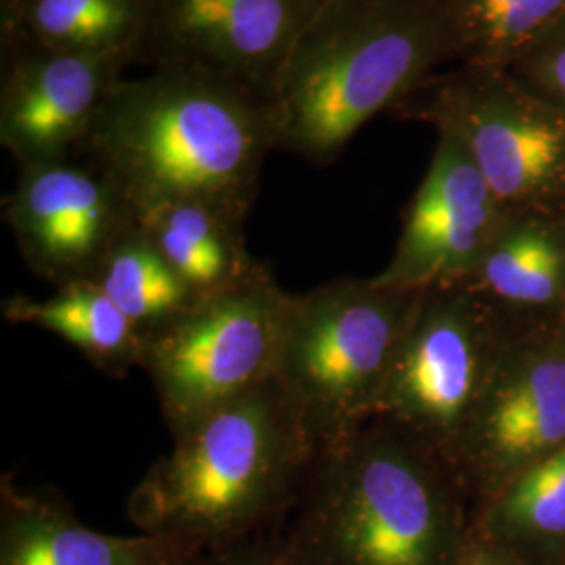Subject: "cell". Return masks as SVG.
I'll list each match as a JSON object with an SVG mask.
<instances>
[{
    "label": "cell",
    "mask_w": 565,
    "mask_h": 565,
    "mask_svg": "<svg viewBox=\"0 0 565 565\" xmlns=\"http://www.w3.org/2000/svg\"><path fill=\"white\" fill-rule=\"evenodd\" d=\"M275 151L260 95L202 72L156 70L107 93L78 153L135 212L195 200L247 221Z\"/></svg>",
    "instance_id": "1"
},
{
    "label": "cell",
    "mask_w": 565,
    "mask_h": 565,
    "mask_svg": "<svg viewBox=\"0 0 565 565\" xmlns=\"http://www.w3.org/2000/svg\"><path fill=\"white\" fill-rule=\"evenodd\" d=\"M448 63L446 0H319L264 99L275 151L335 162L369 121Z\"/></svg>",
    "instance_id": "2"
},
{
    "label": "cell",
    "mask_w": 565,
    "mask_h": 565,
    "mask_svg": "<svg viewBox=\"0 0 565 565\" xmlns=\"http://www.w3.org/2000/svg\"><path fill=\"white\" fill-rule=\"evenodd\" d=\"M471 532L455 471L384 422L317 455L281 525L302 565H459Z\"/></svg>",
    "instance_id": "3"
},
{
    "label": "cell",
    "mask_w": 565,
    "mask_h": 565,
    "mask_svg": "<svg viewBox=\"0 0 565 565\" xmlns=\"http://www.w3.org/2000/svg\"><path fill=\"white\" fill-rule=\"evenodd\" d=\"M319 455L277 380L174 436L128 497L130 522L210 555L279 530Z\"/></svg>",
    "instance_id": "4"
},
{
    "label": "cell",
    "mask_w": 565,
    "mask_h": 565,
    "mask_svg": "<svg viewBox=\"0 0 565 565\" xmlns=\"http://www.w3.org/2000/svg\"><path fill=\"white\" fill-rule=\"evenodd\" d=\"M419 296L377 277H342L294 296L275 380L319 452L373 422Z\"/></svg>",
    "instance_id": "5"
},
{
    "label": "cell",
    "mask_w": 565,
    "mask_h": 565,
    "mask_svg": "<svg viewBox=\"0 0 565 565\" xmlns=\"http://www.w3.org/2000/svg\"><path fill=\"white\" fill-rule=\"evenodd\" d=\"M390 116L424 121L459 142L507 214L565 216V109L509 70H440Z\"/></svg>",
    "instance_id": "6"
},
{
    "label": "cell",
    "mask_w": 565,
    "mask_h": 565,
    "mask_svg": "<svg viewBox=\"0 0 565 565\" xmlns=\"http://www.w3.org/2000/svg\"><path fill=\"white\" fill-rule=\"evenodd\" d=\"M291 302L263 264L145 335L141 369L172 436L275 380Z\"/></svg>",
    "instance_id": "7"
},
{
    "label": "cell",
    "mask_w": 565,
    "mask_h": 565,
    "mask_svg": "<svg viewBox=\"0 0 565 565\" xmlns=\"http://www.w3.org/2000/svg\"><path fill=\"white\" fill-rule=\"evenodd\" d=\"M505 312L461 285L424 289L373 422L394 425L450 469L511 340Z\"/></svg>",
    "instance_id": "8"
},
{
    "label": "cell",
    "mask_w": 565,
    "mask_h": 565,
    "mask_svg": "<svg viewBox=\"0 0 565 565\" xmlns=\"http://www.w3.org/2000/svg\"><path fill=\"white\" fill-rule=\"evenodd\" d=\"M564 448L565 342L546 321L511 335L452 471L476 507Z\"/></svg>",
    "instance_id": "9"
},
{
    "label": "cell",
    "mask_w": 565,
    "mask_h": 565,
    "mask_svg": "<svg viewBox=\"0 0 565 565\" xmlns=\"http://www.w3.org/2000/svg\"><path fill=\"white\" fill-rule=\"evenodd\" d=\"M319 0H141L135 63L235 82L266 99Z\"/></svg>",
    "instance_id": "10"
},
{
    "label": "cell",
    "mask_w": 565,
    "mask_h": 565,
    "mask_svg": "<svg viewBox=\"0 0 565 565\" xmlns=\"http://www.w3.org/2000/svg\"><path fill=\"white\" fill-rule=\"evenodd\" d=\"M21 258L44 281H90L105 256L139 221L120 186L88 163H34L4 200Z\"/></svg>",
    "instance_id": "11"
},
{
    "label": "cell",
    "mask_w": 565,
    "mask_h": 565,
    "mask_svg": "<svg viewBox=\"0 0 565 565\" xmlns=\"http://www.w3.org/2000/svg\"><path fill=\"white\" fill-rule=\"evenodd\" d=\"M507 216L463 147L438 135L424 181L404 212L392 260L377 279L415 291L461 285Z\"/></svg>",
    "instance_id": "12"
},
{
    "label": "cell",
    "mask_w": 565,
    "mask_h": 565,
    "mask_svg": "<svg viewBox=\"0 0 565 565\" xmlns=\"http://www.w3.org/2000/svg\"><path fill=\"white\" fill-rule=\"evenodd\" d=\"M0 142L20 168L70 160L107 93L135 65L36 44H0Z\"/></svg>",
    "instance_id": "13"
},
{
    "label": "cell",
    "mask_w": 565,
    "mask_h": 565,
    "mask_svg": "<svg viewBox=\"0 0 565 565\" xmlns=\"http://www.w3.org/2000/svg\"><path fill=\"white\" fill-rule=\"evenodd\" d=\"M202 546L147 534H103L44 488L0 480V565H203Z\"/></svg>",
    "instance_id": "14"
},
{
    "label": "cell",
    "mask_w": 565,
    "mask_h": 565,
    "mask_svg": "<svg viewBox=\"0 0 565 565\" xmlns=\"http://www.w3.org/2000/svg\"><path fill=\"white\" fill-rule=\"evenodd\" d=\"M461 287L501 312L553 319L565 302V216L509 214Z\"/></svg>",
    "instance_id": "15"
},
{
    "label": "cell",
    "mask_w": 565,
    "mask_h": 565,
    "mask_svg": "<svg viewBox=\"0 0 565 565\" xmlns=\"http://www.w3.org/2000/svg\"><path fill=\"white\" fill-rule=\"evenodd\" d=\"M137 221L198 298L245 281L264 264L247 249L245 221L218 205L163 202L139 210Z\"/></svg>",
    "instance_id": "16"
},
{
    "label": "cell",
    "mask_w": 565,
    "mask_h": 565,
    "mask_svg": "<svg viewBox=\"0 0 565 565\" xmlns=\"http://www.w3.org/2000/svg\"><path fill=\"white\" fill-rule=\"evenodd\" d=\"M473 530L527 565H565V448L473 507Z\"/></svg>",
    "instance_id": "17"
},
{
    "label": "cell",
    "mask_w": 565,
    "mask_h": 565,
    "mask_svg": "<svg viewBox=\"0 0 565 565\" xmlns=\"http://www.w3.org/2000/svg\"><path fill=\"white\" fill-rule=\"evenodd\" d=\"M141 30V0H0V44L130 57Z\"/></svg>",
    "instance_id": "18"
},
{
    "label": "cell",
    "mask_w": 565,
    "mask_h": 565,
    "mask_svg": "<svg viewBox=\"0 0 565 565\" xmlns=\"http://www.w3.org/2000/svg\"><path fill=\"white\" fill-rule=\"evenodd\" d=\"M2 312L11 323L34 324L60 335L109 377L121 380L132 366H141V331L93 281L57 287L46 300L15 296L4 300Z\"/></svg>",
    "instance_id": "19"
},
{
    "label": "cell",
    "mask_w": 565,
    "mask_h": 565,
    "mask_svg": "<svg viewBox=\"0 0 565 565\" xmlns=\"http://www.w3.org/2000/svg\"><path fill=\"white\" fill-rule=\"evenodd\" d=\"M455 63L511 70L565 20V0H446Z\"/></svg>",
    "instance_id": "20"
},
{
    "label": "cell",
    "mask_w": 565,
    "mask_h": 565,
    "mask_svg": "<svg viewBox=\"0 0 565 565\" xmlns=\"http://www.w3.org/2000/svg\"><path fill=\"white\" fill-rule=\"evenodd\" d=\"M90 281L137 324L142 338L172 321L200 298L137 224L105 256Z\"/></svg>",
    "instance_id": "21"
},
{
    "label": "cell",
    "mask_w": 565,
    "mask_h": 565,
    "mask_svg": "<svg viewBox=\"0 0 565 565\" xmlns=\"http://www.w3.org/2000/svg\"><path fill=\"white\" fill-rule=\"evenodd\" d=\"M509 72L536 95L565 109V20Z\"/></svg>",
    "instance_id": "22"
},
{
    "label": "cell",
    "mask_w": 565,
    "mask_h": 565,
    "mask_svg": "<svg viewBox=\"0 0 565 565\" xmlns=\"http://www.w3.org/2000/svg\"><path fill=\"white\" fill-rule=\"evenodd\" d=\"M203 565H302L282 539L281 527L214 551Z\"/></svg>",
    "instance_id": "23"
},
{
    "label": "cell",
    "mask_w": 565,
    "mask_h": 565,
    "mask_svg": "<svg viewBox=\"0 0 565 565\" xmlns=\"http://www.w3.org/2000/svg\"><path fill=\"white\" fill-rule=\"evenodd\" d=\"M459 565H527L515 555H511L503 546L494 545L486 541L482 534L476 530L469 536V543L465 546L463 557Z\"/></svg>",
    "instance_id": "24"
},
{
    "label": "cell",
    "mask_w": 565,
    "mask_h": 565,
    "mask_svg": "<svg viewBox=\"0 0 565 565\" xmlns=\"http://www.w3.org/2000/svg\"><path fill=\"white\" fill-rule=\"evenodd\" d=\"M548 323H551V327H553V329L564 338L565 342V302L562 303V308L557 310V315H555Z\"/></svg>",
    "instance_id": "25"
}]
</instances>
